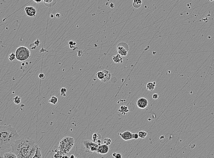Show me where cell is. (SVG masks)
I'll list each match as a JSON object with an SVG mask.
<instances>
[{"label": "cell", "instance_id": "obj_38", "mask_svg": "<svg viewBox=\"0 0 214 158\" xmlns=\"http://www.w3.org/2000/svg\"><path fill=\"white\" fill-rule=\"evenodd\" d=\"M210 1H211V2H212V1H213V0H210Z\"/></svg>", "mask_w": 214, "mask_h": 158}, {"label": "cell", "instance_id": "obj_14", "mask_svg": "<svg viewBox=\"0 0 214 158\" xmlns=\"http://www.w3.org/2000/svg\"><path fill=\"white\" fill-rule=\"evenodd\" d=\"M36 149L35 153L32 158H42L41 149L37 145H36Z\"/></svg>", "mask_w": 214, "mask_h": 158}, {"label": "cell", "instance_id": "obj_34", "mask_svg": "<svg viewBox=\"0 0 214 158\" xmlns=\"http://www.w3.org/2000/svg\"><path fill=\"white\" fill-rule=\"evenodd\" d=\"M114 7V4L113 3H111L110 4V7H111V8H113V7Z\"/></svg>", "mask_w": 214, "mask_h": 158}, {"label": "cell", "instance_id": "obj_7", "mask_svg": "<svg viewBox=\"0 0 214 158\" xmlns=\"http://www.w3.org/2000/svg\"><path fill=\"white\" fill-rule=\"evenodd\" d=\"M109 150L110 148L108 145L104 144L98 146L96 153L100 154H106L108 153Z\"/></svg>", "mask_w": 214, "mask_h": 158}, {"label": "cell", "instance_id": "obj_11", "mask_svg": "<svg viewBox=\"0 0 214 158\" xmlns=\"http://www.w3.org/2000/svg\"><path fill=\"white\" fill-rule=\"evenodd\" d=\"M117 50L119 54L121 56L126 57L128 54V51L122 46H119L117 48Z\"/></svg>", "mask_w": 214, "mask_h": 158}, {"label": "cell", "instance_id": "obj_13", "mask_svg": "<svg viewBox=\"0 0 214 158\" xmlns=\"http://www.w3.org/2000/svg\"><path fill=\"white\" fill-rule=\"evenodd\" d=\"M103 71L104 74V79L102 81V82H103L104 83L108 82L111 78V74L108 70H104Z\"/></svg>", "mask_w": 214, "mask_h": 158}, {"label": "cell", "instance_id": "obj_29", "mask_svg": "<svg viewBox=\"0 0 214 158\" xmlns=\"http://www.w3.org/2000/svg\"><path fill=\"white\" fill-rule=\"evenodd\" d=\"M115 158H122V155L121 154H116V155L114 157Z\"/></svg>", "mask_w": 214, "mask_h": 158}, {"label": "cell", "instance_id": "obj_1", "mask_svg": "<svg viewBox=\"0 0 214 158\" xmlns=\"http://www.w3.org/2000/svg\"><path fill=\"white\" fill-rule=\"evenodd\" d=\"M35 141L28 137L18 139L11 146V151L19 158H31L35 153Z\"/></svg>", "mask_w": 214, "mask_h": 158}, {"label": "cell", "instance_id": "obj_30", "mask_svg": "<svg viewBox=\"0 0 214 158\" xmlns=\"http://www.w3.org/2000/svg\"><path fill=\"white\" fill-rule=\"evenodd\" d=\"M42 1L43 0H33V1L36 3H40L41 2H42Z\"/></svg>", "mask_w": 214, "mask_h": 158}, {"label": "cell", "instance_id": "obj_35", "mask_svg": "<svg viewBox=\"0 0 214 158\" xmlns=\"http://www.w3.org/2000/svg\"><path fill=\"white\" fill-rule=\"evenodd\" d=\"M117 154V153H116V152H114V153H113V154H112V155H113V157H114L115 155H116V154Z\"/></svg>", "mask_w": 214, "mask_h": 158}, {"label": "cell", "instance_id": "obj_28", "mask_svg": "<svg viewBox=\"0 0 214 158\" xmlns=\"http://www.w3.org/2000/svg\"><path fill=\"white\" fill-rule=\"evenodd\" d=\"M133 135H134V139H138V138H139V134L137 133L133 134Z\"/></svg>", "mask_w": 214, "mask_h": 158}, {"label": "cell", "instance_id": "obj_10", "mask_svg": "<svg viewBox=\"0 0 214 158\" xmlns=\"http://www.w3.org/2000/svg\"><path fill=\"white\" fill-rule=\"evenodd\" d=\"M101 135L100 133H95L93 134L92 136V139L93 142L97 144L98 145H101Z\"/></svg>", "mask_w": 214, "mask_h": 158}, {"label": "cell", "instance_id": "obj_3", "mask_svg": "<svg viewBox=\"0 0 214 158\" xmlns=\"http://www.w3.org/2000/svg\"><path fill=\"white\" fill-rule=\"evenodd\" d=\"M74 139L70 136H66L62 138L60 141L58 145V149L64 152L65 154H68L71 151L74 145Z\"/></svg>", "mask_w": 214, "mask_h": 158}, {"label": "cell", "instance_id": "obj_6", "mask_svg": "<svg viewBox=\"0 0 214 158\" xmlns=\"http://www.w3.org/2000/svg\"><path fill=\"white\" fill-rule=\"evenodd\" d=\"M136 104L138 107L140 109H145L148 107L149 101L145 98L142 97L138 99Z\"/></svg>", "mask_w": 214, "mask_h": 158}, {"label": "cell", "instance_id": "obj_22", "mask_svg": "<svg viewBox=\"0 0 214 158\" xmlns=\"http://www.w3.org/2000/svg\"><path fill=\"white\" fill-rule=\"evenodd\" d=\"M14 102V103H15V104L18 105L21 102V100L22 99L21 97L18 96H16L13 99Z\"/></svg>", "mask_w": 214, "mask_h": 158}, {"label": "cell", "instance_id": "obj_5", "mask_svg": "<svg viewBox=\"0 0 214 158\" xmlns=\"http://www.w3.org/2000/svg\"><path fill=\"white\" fill-rule=\"evenodd\" d=\"M85 151L88 153H93L97 152V148L99 145L93 142V141L86 140L83 142Z\"/></svg>", "mask_w": 214, "mask_h": 158}, {"label": "cell", "instance_id": "obj_23", "mask_svg": "<svg viewBox=\"0 0 214 158\" xmlns=\"http://www.w3.org/2000/svg\"><path fill=\"white\" fill-rule=\"evenodd\" d=\"M67 91L66 88H62L60 90V93L61 95L63 97H66V92Z\"/></svg>", "mask_w": 214, "mask_h": 158}, {"label": "cell", "instance_id": "obj_15", "mask_svg": "<svg viewBox=\"0 0 214 158\" xmlns=\"http://www.w3.org/2000/svg\"><path fill=\"white\" fill-rule=\"evenodd\" d=\"M156 86V82L155 81L153 82H149L146 85V88L149 91H153L155 89Z\"/></svg>", "mask_w": 214, "mask_h": 158}, {"label": "cell", "instance_id": "obj_12", "mask_svg": "<svg viewBox=\"0 0 214 158\" xmlns=\"http://www.w3.org/2000/svg\"><path fill=\"white\" fill-rule=\"evenodd\" d=\"M57 0H43L44 5L48 7L54 6L57 3Z\"/></svg>", "mask_w": 214, "mask_h": 158}, {"label": "cell", "instance_id": "obj_4", "mask_svg": "<svg viewBox=\"0 0 214 158\" xmlns=\"http://www.w3.org/2000/svg\"><path fill=\"white\" fill-rule=\"evenodd\" d=\"M15 57L18 61H24L30 57L31 52L25 46L18 47L15 51Z\"/></svg>", "mask_w": 214, "mask_h": 158}, {"label": "cell", "instance_id": "obj_31", "mask_svg": "<svg viewBox=\"0 0 214 158\" xmlns=\"http://www.w3.org/2000/svg\"><path fill=\"white\" fill-rule=\"evenodd\" d=\"M2 151H3V150H0V158H3V155H4V154H3V153H2Z\"/></svg>", "mask_w": 214, "mask_h": 158}, {"label": "cell", "instance_id": "obj_16", "mask_svg": "<svg viewBox=\"0 0 214 158\" xmlns=\"http://www.w3.org/2000/svg\"><path fill=\"white\" fill-rule=\"evenodd\" d=\"M113 60L116 64H121L123 62V59L122 58L121 56L119 54L113 56Z\"/></svg>", "mask_w": 214, "mask_h": 158}, {"label": "cell", "instance_id": "obj_18", "mask_svg": "<svg viewBox=\"0 0 214 158\" xmlns=\"http://www.w3.org/2000/svg\"><path fill=\"white\" fill-rule=\"evenodd\" d=\"M142 1L141 0H134L133 2V6L135 8H139L141 6Z\"/></svg>", "mask_w": 214, "mask_h": 158}, {"label": "cell", "instance_id": "obj_32", "mask_svg": "<svg viewBox=\"0 0 214 158\" xmlns=\"http://www.w3.org/2000/svg\"><path fill=\"white\" fill-rule=\"evenodd\" d=\"M55 16L56 18H59L60 17V14L59 13H57L56 14Z\"/></svg>", "mask_w": 214, "mask_h": 158}, {"label": "cell", "instance_id": "obj_17", "mask_svg": "<svg viewBox=\"0 0 214 158\" xmlns=\"http://www.w3.org/2000/svg\"><path fill=\"white\" fill-rule=\"evenodd\" d=\"M3 158H18L17 156L13 152H7L5 153L3 155Z\"/></svg>", "mask_w": 214, "mask_h": 158}, {"label": "cell", "instance_id": "obj_24", "mask_svg": "<svg viewBox=\"0 0 214 158\" xmlns=\"http://www.w3.org/2000/svg\"><path fill=\"white\" fill-rule=\"evenodd\" d=\"M103 142H104V144L107 145H110L112 143V140L109 138H104Z\"/></svg>", "mask_w": 214, "mask_h": 158}, {"label": "cell", "instance_id": "obj_33", "mask_svg": "<svg viewBox=\"0 0 214 158\" xmlns=\"http://www.w3.org/2000/svg\"><path fill=\"white\" fill-rule=\"evenodd\" d=\"M70 158H76V157L74 154H72L71 156H70Z\"/></svg>", "mask_w": 214, "mask_h": 158}, {"label": "cell", "instance_id": "obj_9", "mask_svg": "<svg viewBox=\"0 0 214 158\" xmlns=\"http://www.w3.org/2000/svg\"><path fill=\"white\" fill-rule=\"evenodd\" d=\"M119 134L124 140H129L134 139L133 133L130 132V131H126L123 133H119Z\"/></svg>", "mask_w": 214, "mask_h": 158}, {"label": "cell", "instance_id": "obj_8", "mask_svg": "<svg viewBox=\"0 0 214 158\" xmlns=\"http://www.w3.org/2000/svg\"><path fill=\"white\" fill-rule=\"evenodd\" d=\"M25 11L27 16L29 17H35L37 15V10L34 7L27 6L25 8Z\"/></svg>", "mask_w": 214, "mask_h": 158}, {"label": "cell", "instance_id": "obj_25", "mask_svg": "<svg viewBox=\"0 0 214 158\" xmlns=\"http://www.w3.org/2000/svg\"><path fill=\"white\" fill-rule=\"evenodd\" d=\"M16 58L15 53H12L9 55V59L10 61H13Z\"/></svg>", "mask_w": 214, "mask_h": 158}, {"label": "cell", "instance_id": "obj_21", "mask_svg": "<svg viewBox=\"0 0 214 158\" xmlns=\"http://www.w3.org/2000/svg\"><path fill=\"white\" fill-rule=\"evenodd\" d=\"M97 76L98 79L102 81L104 79V74L103 71H101L98 72L97 73Z\"/></svg>", "mask_w": 214, "mask_h": 158}, {"label": "cell", "instance_id": "obj_19", "mask_svg": "<svg viewBox=\"0 0 214 158\" xmlns=\"http://www.w3.org/2000/svg\"><path fill=\"white\" fill-rule=\"evenodd\" d=\"M49 102L52 104L55 105L58 102V99L57 97L53 96L51 97V98L49 100Z\"/></svg>", "mask_w": 214, "mask_h": 158}, {"label": "cell", "instance_id": "obj_27", "mask_svg": "<svg viewBox=\"0 0 214 158\" xmlns=\"http://www.w3.org/2000/svg\"><path fill=\"white\" fill-rule=\"evenodd\" d=\"M159 95L157 93H154V94L153 95L152 98L153 99L155 100H156L157 99L159 98Z\"/></svg>", "mask_w": 214, "mask_h": 158}, {"label": "cell", "instance_id": "obj_20", "mask_svg": "<svg viewBox=\"0 0 214 158\" xmlns=\"http://www.w3.org/2000/svg\"><path fill=\"white\" fill-rule=\"evenodd\" d=\"M138 134H139V138H145L147 136L148 133H147V132H146L145 131L142 130V131H140L138 133Z\"/></svg>", "mask_w": 214, "mask_h": 158}, {"label": "cell", "instance_id": "obj_2", "mask_svg": "<svg viewBox=\"0 0 214 158\" xmlns=\"http://www.w3.org/2000/svg\"><path fill=\"white\" fill-rule=\"evenodd\" d=\"M19 135L11 125H0V150H5L12 146Z\"/></svg>", "mask_w": 214, "mask_h": 158}, {"label": "cell", "instance_id": "obj_26", "mask_svg": "<svg viewBox=\"0 0 214 158\" xmlns=\"http://www.w3.org/2000/svg\"><path fill=\"white\" fill-rule=\"evenodd\" d=\"M38 77L40 78V79H44L45 78V76L44 73H40V74L38 75Z\"/></svg>", "mask_w": 214, "mask_h": 158}, {"label": "cell", "instance_id": "obj_36", "mask_svg": "<svg viewBox=\"0 0 214 158\" xmlns=\"http://www.w3.org/2000/svg\"><path fill=\"white\" fill-rule=\"evenodd\" d=\"M70 158V157H69V156H66V155H64V156H62V158Z\"/></svg>", "mask_w": 214, "mask_h": 158}, {"label": "cell", "instance_id": "obj_37", "mask_svg": "<svg viewBox=\"0 0 214 158\" xmlns=\"http://www.w3.org/2000/svg\"><path fill=\"white\" fill-rule=\"evenodd\" d=\"M50 18H54V15H53V14H51V15H50Z\"/></svg>", "mask_w": 214, "mask_h": 158}]
</instances>
